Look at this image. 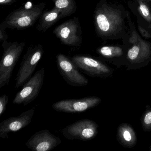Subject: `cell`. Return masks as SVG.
I'll use <instances>...</instances> for the list:
<instances>
[{
	"mask_svg": "<svg viewBox=\"0 0 151 151\" xmlns=\"http://www.w3.org/2000/svg\"><path fill=\"white\" fill-rule=\"evenodd\" d=\"M129 11L121 4L99 0L95 7L93 22L97 36L103 40L124 39L129 32Z\"/></svg>",
	"mask_w": 151,
	"mask_h": 151,
	"instance_id": "1",
	"label": "cell"
},
{
	"mask_svg": "<svg viewBox=\"0 0 151 151\" xmlns=\"http://www.w3.org/2000/svg\"><path fill=\"white\" fill-rule=\"evenodd\" d=\"M129 32L127 37L122 40L127 47L125 67L127 70H135L147 66L151 62V43L143 39L136 29L131 19L129 12L128 14Z\"/></svg>",
	"mask_w": 151,
	"mask_h": 151,
	"instance_id": "2",
	"label": "cell"
},
{
	"mask_svg": "<svg viewBox=\"0 0 151 151\" xmlns=\"http://www.w3.org/2000/svg\"><path fill=\"white\" fill-rule=\"evenodd\" d=\"M45 6V3L26 4L11 12L2 23L7 28L12 29H28L33 26L39 19Z\"/></svg>",
	"mask_w": 151,
	"mask_h": 151,
	"instance_id": "3",
	"label": "cell"
},
{
	"mask_svg": "<svg viewBox=\"0 0 151 151\" xmlns=\"http://www.w3.org/2000/svg\"><path fill=\"white\" fill-rule=\"evenodd\" d=\"M24 42L3 41V53L0 62V88L9 83L16 64L25 47Z\"/></svg>",
	"mask_w": 151,
	"mask_h": 151,
	"instance_id": "4",
	"label": "cell"
},
{
	"mask_svg": "<svg viewBox=\"0 0 151 151\" xmlns=\"http://www.w3.org/2000/svg\"><path fill=\"white\" fill-rule=\"evenodd\" d=\"M43 47L40 44L30 46L23 57L16 77L15 88L23 86L32 77L38 64L44 54Z\"/></svg>",
	"mask_w": 151,
	"mask_h": 151,
	"instance_id": "5",
	"label": "cell"
},
{
	"mask_svg": "<svg viewBox=\"0 0 151 151\" xmlns=\"http://www.w3.org/2000/svg\"><path fill=\"white\" fill-rule=\"evenodd\" d=\"M78 69L91 77L107 78L112 76L114 70L104 62L87 55H77L71 58Z\"/></svg>",
	"mask_w": 151,
	"mask_h": 151,
	"instance_id": "6",
	"label": "cell"
},
{
	"mask_svg": "<svg viewBox=\"0 0 151 151\" xmlns=\"http://www.w3.org/2000/svg\"><path fill=\"white\" fill-rule=\"evenodd\" d=\"M53 33L61 44L65 45L81 47L83 43L82 28L78 17L63 23L55 29Z\"/></svg>",
	"mask_w": 151,
	"mask_h": 151,
	"instance_id": "7",
	"label": "cell"
},
{
	"mask_svg": "<svg viewBox=\"0 0 151 151\" xmlns=\"http://www.w3.org/2000/svg\"><path fill=\"white\" fill-rule=\"evenodd\" d=\"M99 125L91 119H82L77 121L63 129L64 137L69 140L79 139L90 140L98 135Z\"/></svg>",
	"mask_w": 151,
	"mask_h": 151,
	"instance_id": "8",
	"label": "cell"
},
{
	"mask_svg": "<svg viewBox=\"0 0 151 151\" xmlns=\"http://www.w3.org/2000/svg\"><path fill=\"white\" fill-rule=\"evenodd\" d=\"M56 64L58 70L68 84L75 86H85L88 80L81 72L71 59L62 54L56 55Z\"/></svg>",
	"mask_w": 151,
	"mask_h": 151,
	"instance_id": "9",
	"label": "cell"
},
{
	"mask_svg": "<svg viewBox=\"0 0 151 151\" xmlns=\"http://www.w3.org/2000/svg\"><path fill=\"white\" fill-rule=\"evenodd\" d=\"M45 78V69L42 68L23 85L22 90L18 92L14 100V104H22L25 106L32 102L39 94Z\"/></svg>",
	"mask_w": 151,
	"mask_h": 151,
	"instance_id": "10",
	"label": "cell"
},
{
	"mask_svg": "<svg viewBox=\"0 0 151 151\" xmlns=\"http://www.w3.org/2000/svg\"><path fill=\"white\" fill-rule=\"evenodd\" d=\"M101 102L99 97L89 96L82 99L63 100L54 103L52 107L58 112L77 114L95 107Z\"/></svg>",
	"mask_w": 151,
	"mask_h": 151,
	"instance_id": "11",
	"label": "cell"
},
{
	"mask_svg": "<svg viewBox=\"0 0 151 151\" xmlns=\"http://www.w3.org/2000/svg\"><path fill=\"white\" fill-rule=\"evenodd\" d=\"M61 143L59 137L48 130L43 129L33 134L25 145L33 151H50Z\"/></svg>",
	"mask_w": 151,
	"mask_h": 151,
	"instance_id": "12",
	"label": "cell"
},
{
	"mask_svg": "<svg viewBox=\"0 0 151 151\" xmlns=\"http://www.w3.org/2000/svg\"><path fill=\"white\" fill-rule=\"evenodd\" d=\"M127 47L122 45H104L98 47L96 52L99 55L100 60L120 68L125 66Z\"/></svg>",
	"mask_w": 151,
	"mask_h": 151,
	"instance_id": "13",
	"label": "cell"
},
{
	"mask_svg": "<svg viewBox=\"0 0 151 151\" xmlns=\"http://www.w3.org/2000/svg\"><path fill=\"white\" fill-rule=\"evenodd\" d=\"M35 109L23 112L20 115L13 116L2 121L0 123V137L8 138V134L20 130L28 126L32 121Z\"/></svg>",
	"mask_w": 151,
	"mask_h": 151,
	"instance_id": "14",
	"label": "cell"
},
{
	"mask_svg": "<svg viewBox=\"0 0 151 151\" xmlns=\"http://www.w3.org/2000/svg\"><path fill=\"white\" fill-rule=\"evenodd\" d=\"M128 6L137 18V25L151 33V2L147 3L140 0L128 2Z\"/></svg>",
	"mask_w": 151,
	"mask_h": 151,
	"instance_id": "15",
	"label": "cell"
},
{
	"mask_svg": "<svg viewBox=\"0 0 151 151\" xmlns=\"http://www.w3.org/2000/svg\"><path fill=\"white\" fill-rule=\"evenodd\" d=\"M116 138L118 142L126 148L134 147L137 140L134 129L127 123H123L118 126Z\"/></svg>",
	"mask_w": 151,
	"mask_h": 151,
	"instance_id": "16",
	"label": "cell"
},
{
	"mask_svg": "<svg viewBox=\"0 0 151 151\" xmlns=\"http://www.w3.org/2000/svg\"><path fill=\"white\" fill-rule=\"evenodd\" d=\"M61 12L54 7L48 11L43 12L39 18L36 29L39 31L45 32L59 20L62 19Z\"/></svg>",
	"mask_w": 151,
	"mask_h": 151,
	"instance_id": "17",
	"label": "cell"
},
{
	"mask_svg": "<svg viewBox=\"0 0 151 151\" xmlns=\"http://www.w3.org/2000/svg\"><path fill=\"white\" fill-rule=\"evenodd\" d=\"M55 7L62 14L63 18L70 16L76 13L77 9L75 0H52Z\"/></svg>",
	"mask_w": 151,
	"mask_h": 151,
	"instance_id": "18",
	"label": "cell"
},
{
	"mask_svg": "<svg viewBox=\"0 0 151 151\" xmlns=\"http://www.w3.org/2000/svg\"><path fill=\"white\" fill-rule=\"evenodd\" d=\"M141 125L144 131H151V108H147L140 118Z\"/></svg>",
	"mask_w": 151,
	"mask_h": 151,
	"instance_id": "19",
	"label": "cell"
},
{
	"mask_svg": "<svg viewBox=\"0 0 151 151\" xmlns=\"http://www.w3.org/2000/svg\"><path fill=\"white\" fill-rule=\"evenodd\" d=\"M8 101V96L6 94H3L0 97V116H1L5 112Z\"/></svg>",
	"mask_w": 151,
	"mask_h": 151,
	"instance_id": "20",
	"label": "cell"
},
{
	"mask_svg": "<svg viewBox=\"0 0 151 151\" xmlns=\"http://www.w3.org/2000/svg\"><path fill=\"white\" fill-rule=\"evenodd\" d=\"M6 27L5 24L3 23H1V24H0V41L7 40L8 36L6 32Z\"/></svg>",
	"mask_w": 151,
	"mask_h": 151,
	"instance_id": "21",
	"label": "cell"
},
{
	"mask_svg": "<svg viewBox=\"0 0 151 151\" xmlns=\"http://www.w3.org/2000/svg\"><path fill=\"white\" fill-rule=\"evenodd\" d=\"M139 33L142 37H144L145 39L151 38V33L149 31L143 27H141L140 25H137Z\"/></svg>",
	"mask_w": 151,
	"mask_h": 151,
	"instance_id": "22",
	"label": "cell"
},
{
	"mask_svg": "<svg viewBox=\"0 0 151 151\" xmlns=\"http://www.w3.org/2000/svg\"><path fill=\"white\" fill-rule=\"evenodd\" d=\"M17 0H0V5L1 6H10L15 3Z\"/></svg>",
	"mask_w": 151,
	"mask_h": 151,
	"instance_id": "23",
	"label": "cell"
},
{
	"mask_svg": "<svg viewBox=\"0 0 151 151\" xmlns=\"http://www.w3.org/2000/svg\"><path fill=\"white\" fill-rule=\"evenodd\" d=\"M140 1H144V2H147V3H150V2H151V0H140Z\"/></svg>",
	"mask_w": 151,
	"mask_h": 151,
	"instance_id": "24",
	"label": "cell"
},
{
	"mask_svg": "<svg viewBox=\"0 0 151 151\" xmlns=\"http://www.w3.org/2000/svg\"><path fill=\"white\" fill-rule=\"evenodd\" d=\"M149 150L150 151H151V146H150V147H149Z\"/></svg>",
	"mask_w": 151,
	"mask_h": 151,
	"instance_id": "25",
	"label": "cell"
}]
</instances>
